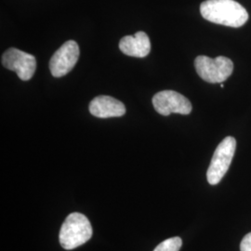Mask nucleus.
<instances>
[{
  "instance_id": "obj_1",
  "label": "nucleus",
  "mask_w": 251,
  "mask_h": 251,
  "mask_svg": "<svg viewBox=\"0 0 251 251\" xmlns=\"http://www.w3.org/2000/svg\"><path fill=\"white\" fill-rule=\"evenodd\" d=\"M200 12L206 21L225 26H243L249 20L248 11L234 0H206Z\"/></svg>"
},
{
  "instance_id": "obj_9",
  "label": "nucleus",
  "mask_w": 251,
  "mask_h": 251,
  "mask_svg": "<svg viewBox=\"0 0 251 251\" xmlns=\"http://www.w3.org/2000/svg\"><path fill=\"white\" fill-rule=\"evenodd\" d=\"M123 53L138 58H144L151 51L150 38L144 32H137L134 36H124L119 42Z\"/></svg>"
},
{
  "instance_id": "obj_10",
  "label": "nucleus",
  "mask_w": 251,
  "mask_h": 251,
  "mask_svg": "<svg viewBox=\"0 0 251 251\" xmlns=\"http://www.w3.org/2000/svg\"><path fill=\"white\" fill-rule=\"evenodd\" d=\"M182 245L180 237H171L160 243L153 251H179Z\"/></svg>"
},
{
  "instance_id": "obj_6",
  "label": "nucleus",
  "mask_w": 251,
  "mask_h": 251,
  "mask_svg": "<svg viewBox=\"0 0 251 251\" xmlns=\"http://www.w3.org/2000/svg\"><path fill=\"white\" fill-rule=\"evenodd\" d=\"M152 105L162 116H170L172 113L189 115L192 104L186 97L174 90H163L152 97Z\"/></svg>"
},
{
  "instance_id": "obj_3",
  "label": "nucleus",
  "mask_w": 251,
  "mask_h": 251,
  "mask_svg": "<svg viewBox=\"0 0 251 251\" xmlns=\"http://www.w3.org/2000/svg\"><path fill=\"white\" fill-rule=\"evenodd\" d=\"M195 67L199 76L208 83H223L233 71V63L229 58L219 56L211 59L207 56H198Z\"/></svg>"
},
{
  "instance_id": "obj_4",
  "label": "nucleus",
  "mask_w": 251,
  "mask_h": 251,
  "mask_svg": "<svg viewBox=\"0 0 251 251\" xmlns=\"http://www.w3.org/2000/svg\"><path fill=\"white\" fill-rule=\"evenodd\" d=\"M236 149V141L233 137H226L218 145L206 172L209 184H218L229 170Z\"/></svg>"
},
{
  "instance_id": "obj_11",
  "label": "nucleus",
  "mask_w": 251,
  "mask_h": 251,
  "mask_svg": "<svg viewBox=\"0 0 251 251\" xmlns=\"http://www.w3.org/2000/svg\"><path fill=\"white\" fill-rule=\"evenodd\" d=\"M240 251H251V233H248L243 238L241 244H240Z\"/></svg>"
},
{
  "instance_id": "obj_8",
  "label": "nucleus",
  "mask_w": 251,
  "mask_h": 251,
  "mask_svg": "<svg viewBox=\"0 0 251 251\" xmlns=\"http://www.w3.org/2000/svg\"><path fill=\"white\" fill-rule=\"evenodd\" d=\"M90 114L100 118L120 117L126 114V107L123 102L110 96H98L90 103Z\"/></svg>"
},
{
  "instance_id": "obj_7",
  "label": "nucleus",
  "mask_w": 251,
  "mask_h": 251,
  "mask_svg": "<svg viewBox=\"0 0 251 251\" xmlns=\"http://www.w3.org/2000/svg\"><path fill=\"white\" fill-rule=\"evenodd\" d=\"M79 47L74 40H68L51 57L50 70L54 77H62L67 75L77 63Z\"/></svg>"
},
{
  "instance_id": "obj_5",
  "label": "nucleus",
  "mask_w": 251,
  "mask_h": 251,
  "mask_svg": "<svg viewBox=\"0 0 251 251\" xmlns=\"http://www.w3.org/2000/svg\"><path fill=\"white\" fill-rule=\"evenodd\" d=\"M2 64L5 68L16 73L23 81L30 80L36 72L35 56L15 48H10L2 55Z\"/></svg>"
},
{
  "instance_id": "obj_2",
  "label": "nucleus",
  "mask_w": 251,
  "mask_h": 251,
  "mask_svg": "<svg viewBox=\"0 0 251 251\" xmlns=\"http://www.w3.org/2000/svg\"><path fill=\"white\" fill-rule=\"evenodd\" d=\"M92 236L89 219L78 212L67 216L60 231V244L64 250L72 251L88 242Z\"/></svg>"
}]
</instances>
